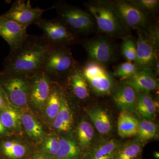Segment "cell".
<instances>
[{
  "label": "cell",
  "instance_id": "484cf974",
  "mask_svg": "<svg viewBox=\"0 0 159 159\" xmlns=\"http://www.w3.org/2000/svg\"><path fill=\"white\" fill-rule=\"evenodd\" d=\"M61 92L51 86V91L46 103V113L51 119H54L59 111L61 107Z\"/></svg>",
  "mask_w": 159,
  "mask_h": 159
},
{
  "label": "cell",
  "instance_id": "277c9868",
  "mask_svg": "<svg viewBox=\"0 0 159 159\" xmlns=\"http://www.w3.org/2000/svg\"><path fill=\"white\" fill-rule=\"evenodd\" d=\"M34 25L43 32L42 36L52 47H67L77 40V35L72 33L59 19L38 20Z\"/></svg>",
  "mask_w": 159,
  "mask_h": 159
},
{
  "label": "cell",
  "instance_id": "83f0119b",
  "mask_svg": "<svg viewBox=\"0 0 159 159\" xmlns=\"http://www.w3.org/2000/svg\"><path fill=\"white\" fill-rule=\"evenodd\" d=\"M20 119L18 113L13 109L7 108L2 111L0 115V119L4 127L15 128Z\"/></svg>",
  "mask_w": 159,
  "mask_h": 159
},
{
  "label": "cell",
  "instance_id": "cb8c5ba5",
  "mask_svg": "<svg viewBox=\"0 0 159 159\" xmlns=\"http://www.w3.org/2000/svg\"><path fill=\"white\" fill-rule=\"evenodd\" d=\"M159 137L158 126L152 121L142 119L139 120V127L135 139L145 144Z\"/></svg>",
  "mask_w": 159,
  "mask_h": 159
},
{
  "label": "cell",
  "instance_id": "4316f807",
  "mask_svg": "<svg viewBox=\"0 0 159 159\" xmlns=\"http://www.w3.org/2000/svg\"><path fill=\"white\" fill-rule=\"evenodd\" d=\"M21 122L26 132L31 137L39 139L42 137L43 130L41 125L31 115L25 114L21 118Z\"/></svg>",
  "mask_w": 159,
  "mask_h": 159
},
{
  "label": "cell",
  "instance_id": "d6a6232c",
  "mask_svg": "<svg viewBox=\"0 0 159 159\" xmlns=\"http://www.w3.org/2000/svg\"><path fill=\"white\" fill-rule=\"evenodd\" d=\"M60 147L59 139L51 137L46 140L44 145V148L51 156L56 157Z\"/></svg>",
  "mask_w": 159,
  "mask_h": 159
},
{
  "label": "cell",
  "instance_id": "6da1fadb",
  "mask_svg": "<svg viewBox=\"0 0 159 159\" xmlns=\"http://www.w3.org/2000/svg\"><path fill=\"white\" fill-rule=\"evenodd\" d=\"M52 47L42 35L28 34L18 48L10 51L2 72L29 74L39 70L46 53Z\"/></svg>",
  "mask_w": 159,
  "mask_h": 159
},
{
  "label": "cell",
  "instance_id": "4fadbf2b",
  "mask_svg": "<svg viewBox=\"0 0 159 159\" xmlns=\"http://www.w3.org/2000/svg\"><path fill=\"white\" fill-rule=\"evenodd\" d=\"M84 48L93 61L101 65L111 62L115 57V50L107 39L97 38L86 42Z\"/></svg>",
  "mask_w": 159,
  "mask_h": 159
},
{
  "label": "cell",
  "instance_id": "2e32d148",
  "mask_svg": "<svg viewBox=\"0 0 159 159\" xmlns=\"http://www.w3.org/2000/svg\"><path fill=\"white\" fill-rule=\"evenodd\" d=\"M136 92L130 86L123 83L113 93L116 105L121 111L133 114L136 111Z\"/></svg>",
  "mask_w": 159,
  "mask_h": 159
},
{
  "label": "cell",
  "instance_id": "603a6c76",
  "mask_svg": "<svg viewBox=\"0 0 159 159\" xmlns=\"http://www.w3.org/2000/svg\"><path fill=\"white\" fill-rule=\"evenodd\" d=\"M77 134L79 146L86 152L94 143L95 131L93 127L88 121L83 119L77 126Z\"/></svg>",
  "mask_w": 159,
  "mask_h": 159
},
{
  "label": "cell",
  "instance_id": "ac0fdd59",
  "mask_svg": "<svg viewBox=\"0 0 159 159\" xmlns=\"http://www.w3.org/2000/svg\"><path fill=\"white\" fill-rule=\"evenodd\" d=\"M68 83L71 91L77 99L84 100L89 96V84L78 66L67 76Z\"/></svg>",
  "mask_w": 159,
  "mask_h": 159
},
{
  "label": "cell",
  "instance_id": "4dcf8cb0",
  "mask_svg": "<svg viewBox=\"0 0 159 159\" xmlns=\"http://www.w3.org/2000/svg\"><path fill=\"white\" fill-rule=\"evenodd\" d=\"M159 2L158 0H138L130 2L142 10L151 11L157 9Z\"/></svg>",
  "mask_w": 159,
  "mask_h": 159
},
{
  "label": "cell",
  "instance_id": "e0dca14e",
  "mask_svg": "<svg viewBox=\"0 0 159 159\" xmlns=\"http://www.w3.org/2000/svg\"><path fill=\"white\" fill-rule=\"evenodd\" d=\"M86 112L100 135L106 136L111 133L113 129L112 120L106 111L101 107H91L87 108Z\"/></svg>",
  "mask_w": 159,
  "mask_h": 159
},
{
  "label": "cell",
  "instance_id": "8992f818",
  "mask_svg": "<svg viewBox=\"0 0 159 159\" xmlns=\"http://www.w3.org/2000/svg\"><path fill=\"white\" fill-rule=\"evenodd\" d=\"M88 8L100 31L111 36L123 32V26L110 3L99 2L88 5Z\"/></svg>",
  "mask_w": 159,
  "mask_h": 159
},
{
  "label": "cell",
  "instance_id": "7402d4cb",
  "mask_svg": "<svg viewBox=\"0 0 159 159\" xmlns=\"http://www.w3.org/2000/svg\"><path fill=\"white\" fill-rule=\"evenodd\" d=\"M145 145L135 139L122 143L113 159H143Z\"/></svg>",
  "mask_w": 159,
  "mask_h": 159
},
{
  "label": "cell",
  "instance_id": "ffe728a7",
  "mask_svg": "<svg viewBox=\"0 0 159 159\" xmlns=\"http://www.w3.org/2000/svg\"><path fill=\"white\" fill-rule=\"evenodd\" d=\"M73 124V117L67 99L61 92L60 108L54 119V127L61 132L71 130Z\"/></svg>",
  "mask_w": 159,
  "mask_h": 159
},
{
  "label": "cell",
  "instance_id": "8fae6325",
  "mask_svg": "<svg viewBox=\"0 0 159 159\" xmlns=\"http://www.w3.org/2000/svg\"><path fill=\"white\" fill-rule=\"evenodd\" d=\"M27 29L0 16V36L9 44L10 51H15L22 44L28 35Z\"/></svg>",
  "mask_w": 159,
  "mask_h": 159
},
{
  "label": "cell",
  "instance_id": "e575fe53",
  "mask_svg": "<svg viewBox=\"0 0 159 159\" xmlns=\"http://www.w3.org/2000/svg\"><path fill=\"white\" fill-rule=\"evenodd\" d=\"M15 142H5L3 144V151L7 150L11 148L13 145H14Z\"/></svg>",
  "mask_w": 159,
  "mask_h": 159
},
{
  "label": "cell",
  "instance_id": "9a60e30c",
  "mask_svg": "<svg viewBox=\"0 0 159 159\" xmlns=\"http://www.w3.org/2000/svg\"><path fill=\"white\" fill-rule=\"evenodd\" d=\"M122 142L117 139H101L85 152V159H113Z\"/></svg>",
  "mask_w": 159,
  "mask_h": 159
},
{
  "label": "cell",
  "instance_id": "44dd1931",
  "mask_svg": "<svg viewBox=\"0 0 159 159\" xmlns=\"http://www.w3.org/2000/svg\"><path fill=\"white\" fill-rule=\"evenodd\" d=\"M139 127V120L132 114L126 111L119 114L117 122V130L119 136L123 139L135 136Z\"/></svg>",
  "mask_w": 159,
  "mask_h": 159
},
{
  "label": "cell",
  "instance_id": "836d02e7",
  "mask_svg": "<svg viewBox=\"0 0 159 159\" xmlns=\"http://www.w3.org/2000/svg\"><path fill=\"white\" fill-rule=\"evenodd\" d=\"M8 97L2 87L0 84V110L3 111L9 108L7 105Z\"/></svg>",
  "mask_w": 159,
  "mask_h": 159
},
{
  "label": "cell",
  "instance_id": "74e56055",
  "mask_svg": "<svg viewBox=\"0 0 159 159\" xmlns=\"http://www.w3.org/2000/svg\"><path fill=\"white\" fill-rule=\"evenodd\" d=\"M35 159H47L45 157L41 155H38L35 157Z\"/></svg>",
  "mask_w": 159,
  "mask_h": 159
},
{
  "label": "cell",
  "instance_id": "d4e9b609",
  "mask_svg": "<svg viewBox=\"0 0 159 159\" xmlns=\"http://www.w3.org/2000/svg\"><path fill=\"white\" fill-rule=\"evenodd\" d=\"M60 147L56 155L57 159H79L81 150L79 145L72 139H59Z\"/></svg>",
  "mask_w": 159,
  "mask_h": 159
},
{
  "label": "cell",
  "instance_id": "f1b7e54d",
  "mask_svg": "<svg viewBox=\"0 0 159 159\" xmlns=\"http://www.w3.org/2000/svg\"><path fill=\"white\" fill-rule=\"evenodd\" d=\"M139 70L134 64L127 61L122 63L117 67L116 74L117 77L126 79L133 76Z\"/></svg>",
  "mask_w": 159,
  "mask_h": 159
},
{
  "label": "cell",
  "instance_id": "f546056e",
  "mask_svg": "<svg viewBox=\"0 0 159 159\" xmlns=\"http://www.w3.org/2000/svg\"><path fill=\"white\" fill-rule=\"evenodd\" d=\"M122 55L128 61H134L136 56V46L132 40H125L122 46Z\"/></svg>",
  "mask_w": 159,
  "mask_h": 159
},
{
  "label": "cell",
  "instance_id": "8d00e7d4",
  "mask_svg": "<svg viewBox=\"0 0 159 159\" xmlns=\"http://www.w3.org/2000/svg\"><path fill=\"white\" fill-rule=\"evenodd\" d=\"M155 67L156 72L157 74H159V61H157L155 65Z\"/></svg>",
  "mask_w": 159,
  "mask_h": 159
},
{
  "label": "cell",
  "instance_id": "52a82bcc",
  "mask_svg": "<svg viewBox=\"0 0 159 159\" xmlns=\"http://www.w3.org/2000/svg\"><path fill=\"white\" fill-rule=\"evenodd\" d=\"M81 70L88 83L95 93L100 96L111 93L114 88V80L102 65L90 61Z\"/></svg>",
  "mask_w": 159,
  "mask_h": 159
},
{
  "label": "cell",
  "instance_id": "1f68e13d",
  "mask_svg": "<svg viewBox=\"0 0 159 159\" xmlns=\"http://www.w3.org/2000/svg\"><path fill=\"white\" fill-rule=\"evenodd\" d=\"M4 153L7 157L12 159H18L25 155L26 149L25 146L16 142H14V145L7 150L4 151Z\"/></svg>",
  "mask_w": 159,
  "mask_h": 159
},
{
  "label": "cell",
  "instance_id": "f35d334b",
  "mask_svg": "<svg viewBox=\"0 0 159 159\" xmlns=\"http://www.w3.org/2000/svg\"><path fill=\"white\" fill-rule=\"evenodd\" d=\"M154 156L157 159H158L159 158V153L158 152H156L154 154Z\"/></svg>",
  "mask_w": 159,
  "mask_h": 159
},
{
  "label": "cell",
  "instance_id": "d6986e66",
  "mask_svg": "<svg viewBox=\"0 0 159 159\" xmlns=\"http://www.w3.org/2000/svg\"><path fill=\"white\" fill-rule=\"evenodd\" d=\"M153 98L148 93H138L136 111L144 119L154 122L156 118L157 107Z\"/></svg>",
  "mask_w": 159,
  "mask_h": 159
},
{
  "label": "cell",
  "instance_id": "9c48e42d",
  "mask_svg": "<svg viewBox=\"0 0 159 159\" xmlns=\"http://www.w3.org/2000/svg\"><path fill=\"white\" fill-rule=\"evenodd\" d=\"M122 25L132 29L144 28L147 24L146 14L131 3L123 1L110 3Z\"/></svg>",
  "mask_w": 159,
  "mask_h": 159
},
{
  "label": "cell",
  "instance_id": "3957f363",
  "mask_svg": "<svg viewBox=\"0 0 159 159\" xmlns=\"http://www.w3.org/2000/svg\"><path fill=\"white\" fill-rule=\"evenodd\" d=\"M0 84L8 99L15 105L22 107L29 100V85L28 74L1 72Z\"/></svg>",
  "mask_w": 159,
  "mask_h": 159
},
{
  "label": "cell",
  "instance_id": "7c38bea8",
  "mask_svg": "<svg viewBox=\"0 0 159 159\" xmlns=\"http://www.w3.org/2000/svg\"><path fill=\"white\" fill-rule=\"evenodd\" d=\"M136 46V56L134 64L139 70H151L157 61L155 45L150 39L139 34Z\"/></svg>",
  "mask_w": 159,
  "mask_h": 159
},
{
  "label": "cell",
  "instance_id": "7a4b0ae2",
  "mask_svg": "<svg viewBox=\"0 0 159 159\" xmlns=\"http://www.w3.org/2000/svg\"><path fill=\"white\" fill-rule=\"evenodd\" d=\"M77 66L70 51L67 47H52L46 53L40 70L51 80L67 76Z\"/></svg>",
  "mask_w": 159,
  "mask_h": 159
},
{
  "label": "cell",
  "instance_id": "30bf717a",
  "mask_svg": "<svg viewBox=\"0 0 159 159\" xmlns=\"http://www.w3.org/2000/svg\"><path fill=\"white\" fill-rule=\"evenodd\" d=\"M29 85V100L35 106L45 105L51 91V80L42 70L28 74Z\"/></svg>",
  "mask_w": 159,
  "mask_h": 159
},
{
  "label": "cell",
  "instance_id": "5b68a950",
  "mask_svg": "<svg viewBox=\"0 0 159 159\" xmlns=\"http://www.w3.org/2000/svg\"><path fill=\"white\" fill-rule=\"evenodd\" d=\"M54 7L57 10V18L75 35L86 33L93 27V18L88 12L76 7L61 4H56Z\"/></svg>",
  "mask_w": 159,
  "mask_h": 159
},
{
  "label": "cell",
  "instance_id": "5bb4252c",
  "mask_svg": "<svg viewBox=\"0 0 159 159\" xmlns=\"http://www.w3.org/2000/svg\"><path fill=\"white\" fill-rule=\"evenodd\" d=\"M124 83L131 87L138 93H148L159 88L158 80L150 69L140 70Z\"/></svg>",
  "mask_w": 159,
  "mask_h": 159
},
{
  "label": "cell",
  "instance_id": "ba28073f",
  "mask_svg": "<svg viewBox=\"0 0 159 159\" xmlns=\"http://www.w3.org/2000/svg\"><path fill=\"white\" fill-rule=\"evenodd\" d=\"M53 8L54 6L48 9L34 8L29 0H17L12 4L9 11L1 16L27 28L42 18L44 11Z\"/></svg>",
  "mask_w": 159,
  "mask_h": 159
},
{
  "label": "cell",
  "instance_id": "d590c367",
  "mask_svg": "<svg viewBox=\"0 0 159 159\" xmlns=\"http://www.w3.org/2000/svg\"><path fill=\"white\" fill-rule=\"evenodd\" d=\"M4 130H5V127L3 125L1 119H0V134H2L4 132Z\"/></svg>",
  "mask_w": 159,
  "mask_h": 159
}]
</instances>
